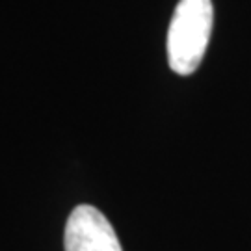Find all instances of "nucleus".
Instances as JSON below:
<instances>
[{
  "instance_id": "f257e3e1",
  "label": "nucleus",
  "mask_w": 251,
  "mask_h": 251,
  "mask_svg": "<svg viewBox=\"0 0 251 251\" xmlns=\"http://www.w3.org/2000/svg\"><path fill=\"white\" fill-rule=\"evenodd\" d=\"M214 8L210 0H180L168 30V63L171 71L188 76L198 69L212 34Z\"/></svg>"
},
{
  "instance_id": "f03ea898",
  "label": "nucleus",
  "mask_w": 251,
  "mask_h": 251,
  "mask_svg": "<svg viewBox=\"0 0 251 251\" xmlns=\"http://www.w3.org/2000/svg\"><path fill=\"white\" fill-rule=\"evenodd\" d=\"M65 251H123L106 216L91 205H78L67 218Z\"/></svg>"
}]
</instances>
